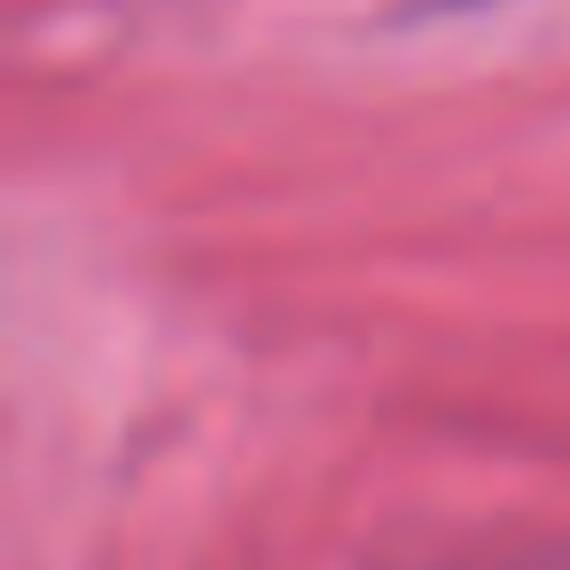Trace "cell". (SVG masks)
<instances>
[{
    "label": "cell",
    "instance_id": "6da1fadb",
    "mask_svg": "<svg viewBox=\"0 0 570 570\" xmlns=\"http://www.w3.org/2000/svg\"><path fill=\"white\" fill-rule=\"evenodd\" d=\"M453 9H469V0H453Z\"/></svg>",
    "mask_w": 570,
    "mask_h": 570
}]
</instances>
